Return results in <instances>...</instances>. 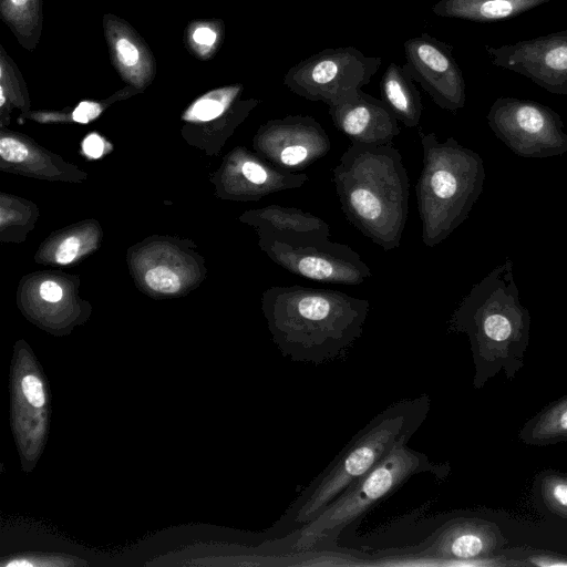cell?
Masks as SVG:
<instances>
[{
  "instance_id": "obj_1",
  "label": "cell",
  "mask_w": 567,
  "mask_h": 567,
  "mask_svg": "<svg viewBox=\"0 0 567 567\" xmlns=\"http://www.w3.org/2000/svg\"><path fill=\"white\" fill-rule=\"evenodd\" d=\"M262 310L284 357L319 365L349 353L362 334L370 303L334 289L275 286L264 292Z\"/></svg>"
},
{
  "instance_id": "obj_2",
  "label": "cell",
  "mask_w": 567,
  "mask_h": 567,
  "mask_svg": "<svg viewBox=\"0 0 567 567\" xmlns=\"http://www.w3.org/2000/svg\"><path fill=\"white\" fill-rule=\"evenodd\" d=\"M532 317L519 301L513 261L505 260L475 284L451 316L449 329L465 333L474 362L473 386L481 390L503 372L511 381L524 367Z\"/></svg>"
},
{
  "instance_id": "obj_3",
  "label": "cell",
  "mask_w": 567,
  "mask_h": 567,
  "mask_svg": "<svg viewBox=\"0 0 567 567\" xmlns=\"http://www.w3.org/2000/svg\"><path fill=\"white\" fill-rule=\"evenodd\" d=\"M347 220L389 251L400 246L409 212L410 179L393 144L351 143L332 168Z\"/></svg>"
},
{
  "instance_id": "obj_4",
  "label": "cell",
  "mask_w": 567,
  "mask_h": 567,
  "mask_svg": "<svg viewBox=\"0 0 567 567\" xmlns=\"http://www.w3.org/2000/svg\"><path fill=\"white\" fill-rule=\"evenodd\" d=\"M429 411L430 398L423 394L396 401L377 414L303 488L278 522L279 526L300 529L311 523L352 483L395 447L406 444Z\"/></svg>"
},
{
  "instance_id": "obj_5",
  "label": "cell",
  "mask_w": 567,
  "mask_h": 567,
  "mask_svg": "<svg viewBox=\"0 0 567 567\" xmlns=\"http://www.w3.org/2000/svg\"><path fill=\"white\" fill-rule=\"evenodd\" d=\"M422 169L415 185L421 240L433 248L468 217L482 194L485 168L481 155L454 137L439 141L419 132Z\"/></svg>"
},
{
  "instance_id": "obj_6",
  "label": "cell",
  "mask_w": 567,
  "mask_h": 567,
  "mask_svg": "<svg viewBox=\"0 0 567 567\" xmlns=\"http://www.w3.org/2000/svg\"><path fill=\"white\" fill-rule=\"evenodd\" d=\"M432 473L444 478L447 463H433L424 453L402 444L341 493L318 517L300 528L297 548H307L322 538L336 537L380 501L414 475Z\"/></svg>"
},
{
  "instance_id": "obj_7",
  "label": "cell",
  "mask_w": 567,
  "mask_h": 567,
  "mask_svg": "<svg viewBox=\"0 0 567 567\" xmlns=\"http://www.w3.org/2000/svg\"><path fill=\"white\" fill-rule=\"evenodd\" d=\"M260 247L286 271L312 281L358 286L371 269L350 246L323 235H279L259 230Z\"/></svg>"
},
{
  "instance_id": "obj_8",
  "label": "cell",
  "mask_w": 567,
  "mask_h": 567,
  "mask_svg": "<svg viewBox=\"0 0 567 567\" xmlns=\"http://www.w3.org/2000/svg\"><path fill=\"white\" fill-rule=\"evenodd\" d=\"M381 62V58L365 55L354 47L329 48L291 66L282 83L302 99L331 106L357 94Z\"/></svg>"
},
{
  "instance_id": "obj_9",
  "label": "cell",
  "mask_w": 567,
  "mask_h": 567,
  "mask_svg": "<svg viewBox=\"0 0 567 567\" xmlns=\"http://www.w3.org/2000/svg\"><path fill=\"white\" fill-rule=\"evenodd\" d=\"M486 121L495 136L520 157L544 158L567 152L560 115L536 101L497 97Z\"/></svg>"
},
{
  "instance_id": "obj_10",
  "label": "cell",
  "mask_w": 567,
  "mask_h": 567,
  "mask_svg": "<svg viewBox=\"0 0 567 567\" xmlns=\"http://www.w3.org/2000/svg\"><path fill=\"white\" fill-rule=\"evenodd\" d=\"M403 49V68L439 107L456 113L465 106V80L451 44L422 33L406 40Z\"/></svg>"
},
{
  "instance_id": "obj_11",
  "label": "cell",
  "mask_w": 567,
  "mask_h": 567,
  "mask_svg": "<svg viewBox=\"0 0 567 567\" xmlns=\"http://www.w3.org/2000/svg\"><path fill=\"white\" fill-rule=\"evenodd\" d=\"M255 148L275 166L299 172L323 158L331 150V141L315 117L286 115L269 120L259 127Z\"/></svg>"
},
{
  "instance_id": "obj_12",
  "label": "cell",
  "mask_w": 567,
  "mask_h": 567,
  "mask_svg": "<svg viewBox=\"0 0 567 567\" xmlns=\"http://www.w3.org/2000/svg\"><path fill=\"white\" fill-rule=\"evenodd\" d=\"M491 63L567 96V30L499 47L485 45Z\"/></svg>"
},
{
  "instance_id": "obj_13",
  "label": "cell",
  "mask_w": 567,
  "mask_h": 567,
  "mask_svg": "<svg viewBox=\"0 0 567 567\" xmlns=\"http://www.w3.org/2000/svg\"><path fill=\"white\" fill-rule=\"evenodd\" d=\"M334 127L351 143L363 145L392 144L400 134L399 121L381 100L362 90L329 106Z\"/></svg>"
},
{
  "instance_id": "obj_14",
  "label": "cell",
  "mask_w": 567,
  "mask_h": 567,
  "mask_svg": "<svg viewBox=\"0 0 567 567\" xmlns=\"http://www.w3.org/2000/svg\"><path fill=\"white\" fill-rule=\"evenodd\" d=\"M506 538L498 526L477 518H457L444 525L421 555L449 560H477L503 548Z\"/></svg>"
},
{
  "instance_id": "obj_15",
  "label": "cell",
  "mask_w": 567,
  "mask_h": 567,
  "mask_svg": "<svg viewBox=\"0 0 567 567\" xmlns=\"http://www.w3.org/2000/svg\"><path fill=\"white\" fill-rule=\"evenodd\" d=\"M104 39L113 68L132 87L143 90L156 74V61L141 34L123 18L105 13Z\"/></svg>"
},
{
  "instance_id": "obj_16",
  "label": "cell",
  "mask_w": 567,
  "mask_h": 567,
  "mask_svg": "<svg viewBox=\"0 0 567 567\" xmlns=\"http://www.w3.org/2000/svg\"><path fill=\"white\" fill-rule=\"evenodd\" d=\"M550 0H439L434 14L474 22H494L515 18Z\"/></svg>"
},
{
  "instance_id": "obj_17",
  "label": "cell",
  "mask_w": 567,
  "mask_h": 567,
  "mask_svg": "<svg viewBox=\"0 0 567 567\" xmlns=\"http://www.w3.org/2000/svg\"><path fill=\"white\" fill-rule=\"evenodd\" d=\"M381 100L408 128L417 127L423 114L422 97L403 66L392 62L380 80Z\"/></svg>"
},
{
  "instance_id": "obj_18",
  "label": "cell",
  "mask_w": 567,
  "mask_h": 567,
  "mask_svg": "<svg viewBox=\"0 0 567 567\" xmlns=\"http://www.w3.org/2000/svg\"><path fill=\"white\" fill-rule=\"evenodd\" d=\"M259 230L279 235L330 236V225L322 218L298 207L269 205L247 217Z\"/></svg>"
},
{
  "instance_id": "obj_19",
  "label": "cell",
  "mask_w": 567,
  "mask_h": 567,
  "mask_svg": "<svg viewBox=\"0 0 567 567\" xmlns=\"http://www.w3.org/2000/svg\"><path fill=\"white\" fill-rule=\"evenodd\" d=\"M0 16L23 49L38 47L44 19L42 0H0Z\"/></svg>"
},
{
  "instance_id": "obj_20",
  "label": "cell",
  "mask_w": 567,
  "mask_h": 567,
  "mask_svg": "<svg viewBox=\"0 0 567 567\" xmlns=\"http://www.w3.org/2000/svg\"><path fill=\"white\" fill-rule=\"evenodd\" d=\"M518 439L533 446L567 442V395L550 402L526 421Z\"/></svg>"
},
{
  "instance_id": "obj_21",
  "label": "cell",
  "mask_w": 567,
  "mask_h": 567,
  "mask_svg": "<svg viewBox=\"0 0 567 567\" xmlns=\"http://www.w3.org/2000/svg\"><path fill=\"white\" fill-rule=\"evenodd\" d=\"M225 38V24L220 19H198L185 28V48L202 61H208L220 49Z\"/></svg>"
},
{
  "instance_id": "obj_22",
  "label": "cell",
  "mask_w": 567,
  "mask_h": 567,
  "mask_svg": "<svg viewBox=\"0 0 567 567\" xmlns=\"http://www.w3.org/2000/svg\"><path fill=\"white\" fill-rule=\"evenodd\" d=\"M539 494L546 508L567 518V473L543 472L538 478Z\"/></svg>"
},
{
  "instance_id": "obj_23",
  "label": "cell",
  "mask_w": 567,
  "mask_h": 567,
  "mask_svg": "<svg viewBox=\"0 0 567 567\" xmlns=\"http://www.w3.org/2000/svg\"><path fill=\"white\" fill-rule=\"evenodd\" d=\"M145 281L153 290L165 293L176 292L181 287L178 276L164 266L150 269L145 275Z\"/></svg>"
},
{
  "instance_id": "obj_24",
  "label": "cell",
  "mask_w": 567,
  "mask_h": 567,
  "mask_svg": "<svg viewBox=\"0 0 567 567\" xmlns=\"http://www.w3.org/2000/svg\"><path fill=\"white\" fill-rule=\"evenodd\" d=\"M29 155L24 144L12 137H2L0 140V156L11 163L23 162Z\"/></svg>"
},
{
  "instance_id": "obj_25",
  "label": "cell",
  "mask_w": 567,
  "mask_h": 567,
  "mask_svg": "<svg viewBox=\"0 0 567 567\" xmlns=\"http://www.w3.org/2000/svg\"><path fill=\"white\" fill-rule=\"evenodd\" d=\"M22 391L28 402L35 406L41 408L44 402V392L42 382L32 374L25 375L21 382Z\"/></svg>"
},
{
  "instance_id": "obj_26",
  "label": "cell",
  "mask_w": 567,
  "mask_h": 567,
  "mask_svg": "<svg viewBox=\"0 0 567 567\" xmlns=\"http://www.w3.org/2000/svg\"><path fill=\"white\" fill-rule=\"evenodd\" d=\"M102 112V105L97 102L83 101L73 111L72 118L79 123H89Z\"/></svg>"
},
{
  "instance_id": "obj_27",
  "label": "cell",
  "mask_w": 567,
  "mask_h": 567,
  "mask_svg": "<svg viewBox=\"0 0 567 567\" xmlns=\"http://www.w3.org/2000/svg\"><path fill=\"white\" fill-rule=\"evenodd\" d=\"M80 240L76 237L65 238L59 246L55 259L59 264L66 265L74 260L79 252Z\"/></svg>"
},
{
  "instance_id": "obj_28",
  "label": "cell",
  "mask_w": 567,
  "mask_h": 567,
  "mask_svg": "<svg viewBox=\"0 0 567 567\" xmlns=\"http://www.w3.org/2000/svg\"><path fill=\"white\" fill-rule=\"evenodd\" d=\"M83 151L87 156L92 158L100 157L104 151V144L102 138L96 134H91L86 136L83 141Z\"/></svg>"
},
{
  "instance_id": "obj_29",
  "label": "cell",
  "mask_w": 567,
  "mask_h": 567,
  "mask_svg": "<svg viewBox=\"0 0 567 567\" xmlns=\"http://www.w3.org/2000/svg\"><path fill=\"white\" fill-rule=\"evenodd\" d=\"M40 296L49 302H56L62 299V288L54 281H44L40 287Z\"/></svg>"
},
{
  "instance_id": "obj_30",
  "label": "cell",
  "mask_w": 567,
  "mask_h": 567,
  "mask_svg": "<svg viewBox=\"0 0 567 567\" xmlns=\"http://www.w3.org/2000/svg\"><path fill=\"white\" fill-rule=\"evenodd\" d=\"M529 560L537 566H567V559L554 556H533Z\"/></svg>"
}]
</instances>
